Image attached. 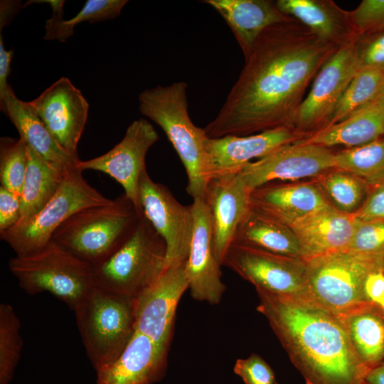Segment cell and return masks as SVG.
I'll use <instances>...</instances> for the list:
<instances>
[{
    "label": "cell",
    "instance_id": "obj_5",
    "mask_svg": "<svg viewBox=\"0 0 384 384\" xmlns=\"http://www.w3.org/2000/svg\"><path fill=\"white\" fill-rule=\"evenodd\" d=\"M92 268L97 287L134 299L166 270V242L142 212L124 244Z\"/></svg>",
    "mask_w": 384,
    "mask_h": 384
},
{
    "label": "cell",
    "instance_id": "obj_1",
    "mask_svg": "<svg viewBox=\"0 0 384 384\" xmlns=\"http://www.w3.org/2000/svg\"><path fill=\"white\" fill-rule=\"evenodd\" d=\"M338 49L293 18L266 28L219 112L203 128L208 137L292 127L309 84Z\"/></svg>",
    "mask_w": 384,
    "mask_h": 384
},
{
    "label": "cell",
    "instance_id": "obj_16",
    "mask_svg": "<svg viewBox=\"0 0 384 384\" xmlns=\"http://www.w3.org/2000/svg\"><path fill=\"white\" fill-rule=\"evenodd\" d=\"M28 103L58 144L78 157V146L89 110L80 90L62 77Z\"/></svg>",
    "mask_w": 384,
    "mask_h": 384
},
{
    "label": "cell",
    "instance_id": "obj_44",
    "mask_svg": "<svg viewBox=\"0 0 384 384\" xmlns=\"http://www.w3.org/2000/svg\"><path fill=\"white\" fill-rule=\"evenodd\" d=\"M20 6L19 1L3 0L0 1V33L18 13Z\"/></svg>",
    "mask_w": 384,
    "mask_h": 384
},
{
    "label": "cell",
    "instance_id": "obj_43",
    "mask_svg": "<svg viewBox=\"0 0 384 384\" xmlns=\"http://www.w3.org/2000/svg\"><path fill=\"white\" fill-rule=\"evenodd\" d=\"M14 55L13 50H6L1 33H0V95L4 93L10 85L7 82L10 74L11 61Z\"/></svg>",
    "mask_w": 384,
    "mask_h": 384
},
{
    "label": "cell",
    "instance_id": "obj_42",
    "mask_svg": "<svg viewBox=\"0 0 384 384\" xmlns=\"http://www.w3.org/2000/svg\"><path fill=\"white\" fill-rule=\"evenodd\" d=\"M363 290L368 302L378 306L384 294V270H375L368 274Z\"/></svg>",
    "mask_w": 384,
    "mask_h": 384
},
{
    "label": "cell",
    "instance_id": "obj_11",
    "mask_svg": "<svg viewBox=\"0 0 384 384\" xmlns=\"http://www.w3.org/2000/svg\"><path fill=\"white\" fill-rule=\"evenodd\" d=\"M353 43L338 48L324 63L315 77L309 93L298 108L292 128L302 139L329 124L358 72Z\"/></svg>",
    "mask_w": 384,
    "mask_h": 384
},
{
    "label": "cell",
    "instance_id": "obj_31",
    "mask_svg": "<svg viewBox=\"0 0 384 384\" xmlns=\"http://www.w3.org/2000/svg\"><path fill=\"white\" fill-rule=\"evenodd\" d=\"M335 169L350 172L370 186L384 183V139L348 148L334 154Z\"/></svg>",
    "mask_w": 384,
    "mask_h": 384
},
{
    "label": "cell",
    "instance_id": "obj_3",
    "mask_svg": "<svg viewBox=\"0 0 384 384\" xmlns=\"http://www.w3.org/2000/svg\"><path fill=\"white\" fill-rule=\"evenodd\" d=\"M187 89L183 81L146 89L139 95V109L161 128L178 154L188 177V193L193 199L204 198L210 179L208 137L189 117Z\"/></svg>",
    "mask_w": 384,
    "mask_h": 384
},
{
    "label": "cell",
    "instance_id": "obj_30",
    "mask_svg": "<svg viewBox=\"0 0 384 384\" xmlns=\"http://www.w3.org/2000/svg\"><path fill=\"white\" fill-rule=\"evenodd\" d=\"M33 2L47 3L52 8L51 17L46 21L44 39L62 43L73 35L74 27L82 22L95 23L117 18L127 0H87L81 10L73 18L63 19V0L28 1L25 6Z\"/></svg>",
    "mask_w": 384,
    "mask_h": 384
},
{
    "label": "cell",
    "instance_id": "obj_36",
    "mask_svg": "<svg viewBox=\"0 0 384 384\" xmlns=\"http://www.w3.org/2000/svg\"><path fill=\"white\" fill-rule=\"evenodd\" d=\"M348 250L384 257V221H362L355 218V230Z\"/></svg>",
    "mask_w": 384,
    "mask_h": 384
},
{
    "label": "cell",
    "instance_id": "obj_32",
    "mask_svg": "<svg viewBox=\"0 0 384 384\" xmlns=\"http://www.w3.org/2000/svg\"><path fill=\"white\" fill-rule=\"evenodd\" d=\"M318 183L331 205L348 214H354L361 208L370 189L362 178L338 169L320 176Z\"/></svg>",
    "mask_w": 384,
    "mask_h": 384
},
{
    "label": "cell",
    "instance_id": "obj_4",
    "mask_svg": "<svg viewBox=\"0 0 384 384\" xmlns=\"http://www.w3.org/2000/svg\"><path fill=\"white\" fill-rule=\"evenodd\" d=\"M142 212L122 194L109 203L75 213L58 227L51 240L93 267L124 244Z\"/></svg>",
    "mask_w": 384,
    "mask_h": 384
},
{
    "label": "cell",
    "instance_id": "obj_47",
    "mask_svg": "<svg viewBox=\"0 0 384 384\" xmlns=\"http://www.w3.org/2000/svg\"><path fill=\"white\" fill-rule=\"evenodd\" d=\"M275 384H277V383Z\"/></svg>",
    "mask_w": 384,
    "mask_h": 384
},
{
    "label": "cell",
    "instance_id": "obj_38",
    "mask_svg": "<svg viewBox=\"0 0 384 384\" xmlns=\"http://www.w3.org/2000/svg\"><path fill=\"white\" fill-rule=\"evenodd\" d=\"M353 30L358 36L384 29V0H363L349 11Z\"/></svg>",
    "mask_w": 384,
    "mask_h": 384
},
{
    "label": "cell",
    "instance_id": "obj_12",
    "mask_svg": "<svg viewBox=\"0 0 384 384\" xmlns=\"http://www.w3.org/2000/svg\"><path fill=\"white\" fill-rule=\"evenodd\" d=\"M139 201L146 218L166 245V267L185 263L193 230L191 206L180 203L169 189L154 182L145 170L139 183Z\"/></svg>",
    "mask_w": 384,
    "mask_h": 384
},
{
    "label": "cell",
    "instance_id": "obj_14",
    "mask_svg": "<svg viewBox=\"0 0 384 384\" xmlns=\"http://www.w3.org/2000/svg\"><path fill=\"white\" fill-rule=\"evenodd\" d=\"M334 154L327 147L297 141L249 163L238 174L252 191L274 181L320 176L335 169Z\"/></svg>",
    "mask_w": 384,
    "mask_h": 384
},
{
    "label": "cell",
    "instance_id": "obj_8",
    "mask_svg": "<svg viewBox=\"0 0 384 384\" xmlns=\"http://www.w3.org/2000/svg\"><path fill=\"white\" fill-rule=\"evenodd\" d=\"M87 356L95 370L114 361L134 333V299L97 286L74 309Z\"/></svg>",
    "mask_w": 384,
    "mask_h": 384
},
{
    "label": "cell",
    "instance_id": "obj_15",
    "mask_svg": "<svg viewBox=\"0 0 384 384\" xmlns=\"http://www.w3.org/2000/svg\"><path fill=\"white\" fill-rule=\"evenodd\" d=\"M185 263L167 267L154 284L134 299L135 331L148 336L166 353L178 304L188 289Z\"/></svg>",
    "mask_w": 384,
    "mask_h": 384
},
{
    "label": "cell",
    "instance_id": "obj_35",
    "mask_svg": "<svg viewBox=\"0 0 384 384\" xmlns=\"http://www.w3.org/2000/svg\"><path fill=\"white\" fill-rule=\"evenodd\" d=\"M27 145L21 139H0L1 186L20 196L27 166Z\"/></svg>",
    "mask_w": 384,
    "mask_h": 384
},
{
    "label": "cell",
    "instance_id": "obj_48",
    "mask_svg": "<svg viewBox=\"0 0 384 384\" xmlns=\"http://www.w3.org/2000/svg\"><path fill=\"white\" fill-rule=\"evenodd\" d=\"M366 384H368V383H366Z\"/></svg>",
    "mask_w": 384,
    "mask_h": 384
},
{
    "label": "cell",
    "instance_id": "obj_24",
    "mask_svg": "<svg viewBox=\"0 0 384 384\" xmlns=\"http://www.w3.org/2000/svg\"><path fill=\"white\" fill-rule=\"evenodd\" d=\"M278 9L309 28L323 41L338 48L355 41L349 11L332 0H278Z\"/></svg>",
    "mask_w": 384,
    "mask_h": 384
},
{
    "label": "cell",
    "instance_id": "obj_33",
    "mask_svg": "<svg viewBox=\"0 0 384 384\" xmlns=\"http://www.w3.org/2000/svg\"><path fill=\"white\" fill-rule=\"evenodd\" d=\"M383 92L384 68H365L358 70L348 85L328 126L346 119L374 102Z\"/></svg>",
    "mask_w": 384,
    "mask_h": 384
},
{
    "label": "cell",
    "instance_id": "obj_9",
    "mask_svg": "<svg viewBox=\"0 0 384 384\" xmlns=\"http://www.w3.org/2000/svg\"><path fill=\"white\" fill-rule=\"evenodd\" d=\"M82 173L78 169L69 171L55 195L38 213L0 233L1 239L16 255L29 253L46 245L58 227L75 213L112 201L91 186Z\"/></svg>",
    "mask_w": 384,
    "mask_h": 384
},
{
    "label": "cell",
    "instance_id": "obj_7",
    "mask_svg": "<svg viewBox=\"0 0 384 384\" xmlns=\"http://www.w3.org/2000/svg\"><path fill=\"white\" fill-rule=\"evenodd\" d=\"M9 268L26 292H48L73 310L96 286L92 266L53 240L36 250L11 258Z\"/></svg>",
    "mask_w": 384,
    "mask_h": 384
},
{
    "label": "cell",
    "instance_id": "obj_21",
    "mask_svg": "<svg viewBox=\"0 0 384 384\" xmlns=\"http://www.w3.org/2000/svg\"><path fill=\"white\" fill-rule=\"evenodd\" d=\"M252 208L289 226L331 204L319 183H267L251 191Z\"/></svg>",
    "mask_w": 384,
    "mask_h": 384
},
{
    "label": "cell",
    "instance_id": "obj_40",
    "mask_svg": "<svg viewBox=\"0 0 384 384\" xmlns=\"http://www.w3.org/2000/svg\"><path fill=\"white\" fill-rule=\"evenodd\" d=\"M20 215V196L0 186V233L15 226Z\"/></svg>",
    "mask_w": 384,
    "mask_h": 384
},
{
    "label": "cell",
    "instance_id": "obj_46",
    "mask_svg": "<svg viewBox=\"0 0 384 384\" xmlns=\"http://www.w3.org/2000/svg\"><path fill=\"white\" fill-rule=\"evenodd\" d=\"M378 102L381 104V105L384 108V92L381 95V96L378 99Z\"/></svg>",
    "mask_w": 384,
    "mask_h": 384
},
{
    "label": "cell",
    "instance_id": "obj_13",
    "mask_svg": "<svg viewBox=\"0 0 384 384\" xmlns=\"http://www.w3.org/2000/svg\"><path fill=\"white\" fill-rule=\"evenodd\" d=\"M159 140V135L151 123L144 118L133 121L122 139L112 149L93 159L80 161L77 168L81 171L93 170L107 174L124 189V194L141 211L139 183L146 170V156Z\"/></svg>",
    "mask_w": 384,
    "mask_h": 384
},
{
    "label": "cell",
    "instance_id": "obj_37",
    "mask_svg": "<svg viewBox=\"0 0 384 384\" xmlns=\"http://www.w3.org/2000/svg\"><path fill=\"white\" fill-rule=\"evenodd\" d=\"M358 71L365 68H384V29L360 36L353 43Z\"/></svg>",
    "mask_w": 384,
    "mask_h": 384
},
{
    "label": "cell",
    "instance_id": "obj_10",
    "mask_svg": "<svg viewBox=\"0 0 384 384\" xmlns=\"http://www.w3.org/2000/svg\"><path fill=\"white\" fill-rule=\"evenodd\" d=\"M223 265L252 284L256 289L309 300L306 289V262L233 242Z\"/></svg>",
    "mask_w": 384,
    "mask_h": 384
},
{
    "label": "cell",
    "instance_id": "obj_45",
    "mask_svg": "<svg viewBox=\"0 0 384 384\" xmlns=\"http://www.w3.org/2000/svg\"><path fill=\"white\" fill-rule=\"evenodd\" d=\"M366 380L368 384H384V361L369 370Z\"/></svg>",
    "mask_w": 384,
    "mask_h": 384
},
{
    "label": "cell",
    "instance_id": "obj_26",
    "mask_svg": "<svg viewBox=\"0 0 384 384\" xmlns=\"http://www.w3.org/2000/svg\"><path fill=\"white\" fill-rule=\"evenodd\" d=\"M384 134V108L376 100L346 119L329 125L299 142L324 147L360 146Z\"/></svg>",
    "mask_w": 384,
    "mask_h": 384
},
{
    "label": "cell",
    "instance_id": "obj_18",
    "mask_svg": "<svg viewBox=\"0 0 384 384\" xmlns=\"http://www.w3.org/2000/svg\"><path fill=\"white\" fill-rule=\"evenodd\" d=\"M204 200L211 218L213 253L223 265L240 225L251 209V191L238 174L224 175L210 179Z\"/></svg>",
    "mask_w": 384,
    "mask_h": 384
},
{
    "label": "cell",
    "instance_id": "obj_29",
    "mask_svg": "<svg viewBox=\"0 0 384 384\" xmlns=\"http://www.w3.org/2000/svg\"><path fill=\"white\" fill-rule=\"evenodd\" d=\"M233 242L302 258L299 243L292 228L252 207L240 225Z\"/></svg>",
    "mask_w": 384,
    "mask_h": 384
},
{
    "label": "cell",
    "instance_id": "obj_28",
    "mask_svg": "<svg viewBox=\"0 0 384 384\" xmlns=\"http://www.w3.org/2000/svg\"><path fill=\"white\" fill-rule=\"evenodd\" d=\"M26 152L27 166L20 196L21 215L17 224L27 221L38 213L55 195L65 175L70 171L48 163L28 145Z\"/></svg>",
    "mask_w": 384,
    "mask_h": 384
},
{
    "label": "cell",
    "instance_id": "obj_19",
    "mask_svg": "<svg viewBox=\"0 0 384 384\" xmlns=\"http://www.w3.org/2000/svg\"><path fill=\"white\" fill-rule=\"evenodd\" d=\"M292 127H279L247 136L209 138L206 142L210 178L239 174L251 160L284 145L302 140Z\"/></svg>",
    "mask_w": 384,
    "mask_h": 384
},
{
    "label": "cell",
    "instance_id": "obj_17",
    "mask_svg": "<svg viewBox=\"0 0 384 384\" xmlns=\"http://www.w3.org/2000/svg\"><path fill=\"white\" fill-rule=\"evenodd\" d=\"M193 230L189 253L185 263L188 289L193 299L211 304H218L225 291L220 265L213 250L211 218L204 198L191 204Z\"/></svg>",
    "mask_w": 384,
    "mask_h": 384
},
{
    "label": "cell",
    "instance_id": "obj_27",
    "mask_svg": "<svg viewBox=\"0 0 384 384\" xmlns=\"http://www.w3.org/2000/svg\"><path fill=\"white\" fill-rule=\"evenodd\" d=\"M341 318L361 361L370 370L384 361V313L369 304Z\"/></svg>",
    "mask_w": 384,
    "mask_h": 384
},
{
    "label": "cell",
    "instance_id": "obj_34",
    "mask_svg": "<svg viewBox=\"0 0 384 384\" xmlns=\"http://www.w3.org/2000/svg\"><path fill=\"white\" fill-rule=\"evenodd\" d=\"M21 323L11 305L0 304V384H9L23 347Z\"/></svg>",
    "mask_w": 384,
    "mask_h": 384
},
{
    "label": "cell",
    "instance_id": "obj_23",
    "mask_svg": "<svg viewBox=\"0 0 384 384\" xmlns=\"http://www.w3.org/2000/svg\"><path fill=\"white\" fill-rule=\"evenodd\" d=\"M0 108L15 126L20 138L46 161L65 171L78 169L79 158L58 144L28 102L19 100L11 85L0 95Z\"/></svg>",
    "mask_w": 384,
    "mask_h": 384
},
{
    "label": "cell",
    "instance_id": "obj_20",
    "mask_svg": "<svg viewBox=\"0 0 384 384\" xmlns=\"http://www.w3.org/2000/svg\"><path fill=\"white\" fill-rule=\"evenodd\" d=\"M289 227L299 241L302 258L307 260L348 250L354 233L355 216L329 204L297 220Z\"/></svg>",
    "mask_w": 384,
    "mask_h": 384
},
{
    "label": "cell",
    "instance_id": "obj_41",
    "mask_svg": "<svg viewBox=\"0 0 384 384\" xmlns=\"http://www.w3.org/2000/svg\"><path fill=\"white\" fill-rule=\"evenodd\" d=\"M354 216L362 221H384V183L370 186L366 200Z\"/></svg>",
    "mask_w": 384,
    "mask_h": 384
},
{
    "label": "cell",
    "instance_id": "obj_6",
    "mask_svg": "<svg viewBox=\"0 0 384 384\" xmlns=\"http://www.w3.org/2000/svg\"><path fill=\"white\" fill-rule=\"evenodd\" d=\"M306 262L309 300L340 317L371 304L364 294L366 278L375 270H384V257L348 250Z\"/></svg>",
    "mask_w": 384,
    "mask_h": 384
},
{
    "label": "cell",
    "instance_id": "obj_39",
    "mask_svg": "<svg viewBox=\"0 0 384 384\" xmlns=\"http://www.w3.org/2000/svg\"><path fill=\"white\" fill-rule=\"evenodd\" d=\"M233 370L245 384L276 383L272 368L260 356L255 353L246 358L238 359Z\"/></svg>",
    "mask_w": 384,
    "mask_h": 384
},
{
    "label": "cell",
    "instance_id": "obj_22",
    "mask_svg": "<svg viewBox=\"0 0 384 384\" xmlns=\"http://www.w3.org/2000/svg\"><path fill=\"white\" fill-rule=\"evenodd\" d=\"M167 353L135 331L122 353L96 371L95 384H153L163 376Z\"/></svg>",
    "mask_w": 384,
    "mask_h": 384
},
{
    "label": "cell",
    "instance_id": "obj_25",
    "mask_svg": "<svg viewBox=\"0 0 384 384\" xmlns=\"http://www.w3.org/2000/svg\"><path fill=\"white\" fill-rule=\"evenodd\" d=\"M225 19L246 59L261 33L268 27L292 17L270 0H206Z\"/></svg>",
    "mask_w": 384,
    "mask_h": 384
},
{
    "label": "cell",
    "instance_id": "obj_2",
    "mask_svg": "<svg viewBox=\"0 0 384 384\" xmlns=\"http://www.w3.org/2000/svg\"><path fill=\"white\" fill-rule=\"evenodd\" d=\"M267 319L306 384H366L341 318L316 303L256 289Z\"/></svg>",
    "mask_w": 384,
    "mask_h": 384
}]
</instances>
